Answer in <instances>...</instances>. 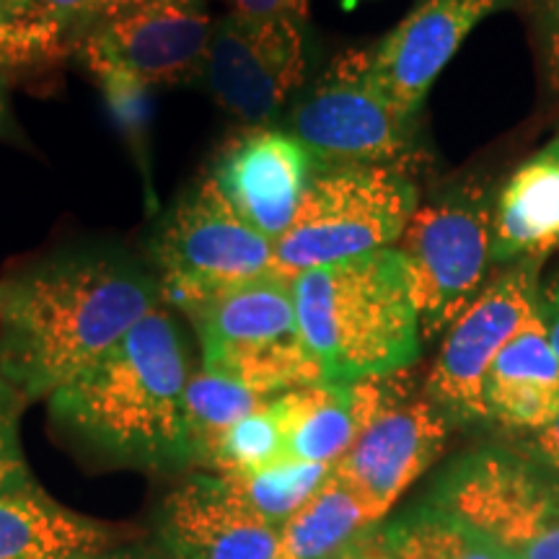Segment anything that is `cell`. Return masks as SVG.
<instances>
[{"label": "cell", "mask_w": 559, "mask_h": 559, "mask_svg": "<svg viewBox=\"0 0 559 559\" xmlns=\"http://www.w3.org/2000/svg\"><path fill=\"white\" fill-rule=\"evenodd\" d=\"M391 559H510L506 551L430 502L381 531Z\"/></svg>", "instance_id": "23"}, {"label": "cell", "mask_w": 559, "mask_h": 559, "mask_svg": "<svg viewBox=\"0 0 559 559\" xmlns=\"http://www.w3.org/2000/svg\"><path fill=\"white\" fill-rule=\"evenodd\" d=\"M383 381L386 376L355 383L321 381L275 396L288 459L332 466L345 456L391 396Z\"/></svg>", "instance_id": "17"}, {"label": "cell", "mask_w": 559, "mask_h": 559, "mask_svg": "<svg viewBox=\"0 0 559 559\" xmlns=\"http://www.w3.org/2000/svg\"><path fill=\"white\" fill-rule=\"evenodd\" d=\"M264 402L267 400L257 391L218 370L202 368L192 373L185 389V423L192 464L207 466L223 432L260 409Z\"/></svg>", "instance_id": "22"}, {"label": "cell", "mask_w": 559, "mask_h": 559, "mask_svg": "<svg viewBox=\"0 0 559 559\" xmlns=\"http://www.w3.org/2000/svg\"><path fill=\"white\" fill-rule=\"evenodd\" d=\"M358 3H360V0H342V9H345V11H353L355 5H358Z\"/></svg>", "instance_id": "37"}, {"label": "cell", "mask_w": 559, "mask_h": 559, "mask_svg": "<svg viewBox=\"0 0 559 559\" xmlns=\"http://www.w3.org/2000/svg\"><path fill=\"white\" fill-rule=\"evenodd\" d=\"M449 419L428 400L404 402L391 394L376 412L332 474L358 495L373 523L389 513L400 495L440 456Z\"/></svg>", "instance_id": "13"}, {"label": "cell", "mask_w": 559, "mask_h": 559, "mask_svg": "<svg viewBox=\"0 0 559 559\" xmlns=\"http://www.w3.org/2000/svg\"><path fill=\"white\" fill-rule=\"evenodd\" d=\"M313 156L298 138L275 128H249L221 153L210 179L228 205L277 243L311 185Z\"/></svg>", "instance_id": "15"}, {"label": "cell", "mask_w": 559, "mask_h": 559, "mask_svg": "<svg viewBox=\"0 0 559 559\" xmlns=\"http://www.w3.org/2000/svg\"><path fill=\"white\" fill-rule=\"evenodd\" d=\"M230 16L243 19H293L306 24L309 0H223Z\"/></svg>", "instance_id": "29"}, {"label": "cell", "mask_w": 559, "mask_h": 559, "mask_svg": "<svg viewBox=\"0 0 559 559\" xmlns=\"http://www.w3.org/2000/svg\"><path fill=\"white\" fill-rule=\"evenodd\" d=\"M373 519L345 481L330 477L280 526L277 559H340Z\"/></svg>", "instance_id": "21"}, {"label": "cell", "mask_w": 559, "mask_h": 559, "mask_svg": "<svg viewBox=\"0 0 559 559\" xmlns=\"http://www.w3.org/2000/svg\"><path fill=\"white\" fill-rule=\"evenodd\" d=\"M531 451H534V459H539L547 469L559 477V417L547 428L536 430L534 440H531Z\"/></svg>", "instance_id": "31"}, {"label": "cell", "mask_w": 559, "mask_h": 559, "mask_svg": "<svg viewBox=\"0 0 559 559\" xmlns=\"http://www.w3.org/2000/svg\"><path fill=\"white\" fill-rule=\"evenodd\" d=\"M210 34L205 0H156L91 29L83 55L117 88L177 86L202 73Z\"/></svg>", "instance_id": "12"}, {"label": "cell", "mask_w": 559, "mask_h": 559, "mask_svg": "<svg viewBox=\"0 0 559 559\" xmlns=\"http://www.w3.org/2000/svg\"><path fill=\"white\" fill-rule=\"evenodd\" d=\"M91 559H166L164 555H153L151 549H109L104 555Z\"/></svg>", "instance_id": "35"}, {"label": "cell", "mask_w": 559, "mask_h": 559, "mask_svg": "<svg viewBox=\"0 0 559 559\" xmlns=\"http://www.w3.org/2000/svg\"><path fill=\"white\" fill-rule=\"evenodd\" d=\"M202 345V368L272 396L321 383V370L298 334L293 280L267 272L185 311Z\"/></svg>", "instance_id": "5"}, {"label": "cell", "mask_w": 559, "mask_h": 559, "mask_svg": "<svg viewBox=\"0 0 559 559\" xmlns=\"http://www.w3.org/2000/svg\"><path fill=\"white\" fill-rule=\"evenodd\" d=\"M120 528L37 495L0 498V559H91L120 544Z\"/></svg>", "instance_id": "19"}, {"label": "cell", "mask_w": 559, "mask_h": 559, "mask_svg": "<svg viewBox=\"0 0 559 559\" xmlns=\"http://www.w3.org/2000/svg\"><path fill=\"white\" fill-rule=\"evenodd\" d=\"M19 415L21 396L0 376V498L41 492V487L32 477L29 464H26L24 449H21Z\"/></svg>", "instance_id": "27"}, {"label": "cell", "mask_w": 559, "mask_h": 559, "mask_svg": "<svg viewBox=\"0 0 559 559\" xmlns=\"http://www.w3.org/2000/svg\"><path fill=\"white\" fill-rule=\"evenodd\" d=\"M557 143H559V140H557Z\"/></svg>", "instance_id": "38"}, {"label": "cell", "mask_w": 559, "mask_h": 559, "mask_svg": "<svg viewBox=\"0 0 559 559\" xmlns=\"http://www.w3.org/2000/svg\"><path fill=\"white\" fill-rule=\"evenodd\" d=\"M190 358L177 321L153 309L94 366L50 396L68 436L102 459L140 469L192 464L185 423Z\"/></svg>", "instance_id": "2"}, {"label": "cell", "mask_w": 559, "mask_h": 559, "mask_svg": "<svg viewBox=\"0 0 559 559\" xmlns=\"http://www.w3.org/2000/svg\"><path fill=\"white\" fill-rule=\"evenodd\" d=\"M156 0H47L52 16L66 34H88L96 26Z\"/></svg>", "instance_id": "28"}, {"label": "cell", "mask_w": 559, "mask_h": 559, "mask_svg": "<svg viewBox=\"0 0 559 559\" xmlns=\"http://www.w3.org/2000/svg\"><path fill=\"white\" fill-rule=\"evenodd\" d=\"M288 461L285 449V425L280 417L275 396L254 409L234 428L223 432L210 456L207 469L218 474H254Z\"/></svg>", "instance_id": "25"}, {"label": "cell", "mask_w": 559, "mask_h": 559, "mask_svg": "<svg viewBox=\"0 0 559 559\" xmlns=\"http://www.w3.org/2000/svg\"><path fill=\"white\" fill-rule=\"evenodd\" d=\"M539 313L544 326H547L551 353H555V358L559 362V277L544 290V296H539Z\"/></svg>", "instance_id": "32"}, {"label": "cell", "mask_w": 559, "mask_h": 559, "mask_svg": "<svg viewBox=\"0 0 559 559\" xmlns=\"http://www.w3.org/2000/svg\"><path fill=\"white\" fill-rule=\"evenodd\" d=\"M160 283L115 249H79L0 283V376L41 400L158 309Z\"/></svg>", "instance_id": "1"}, {"label": "cell", "mask_w": 559, "mask_h": 559, "mask_svg": "<svg viewBox=\"0 0 559 559\" xmlns=\"http://www.w3.org/2000/svg\"><path fill=\"white\" fill-rule=\"evenodd\" d=\"M340 559H391L381 534H360L349 547L342 551Z\"/></svg>", "instance_id": "33"}, {"label": "cell", "mask_w": 559, "mask_h": 559, "mask_svg": "<svg viewBox=\"0 0 559 559\" xmlns=\"http://www.w3.org/2000/svg\"><path fill=\"white\" fill-rule=\"evenodd\" d=\"M428 502L513 559L559 523V477L534 456L479 449L440 474Z\"/></svg>", "instance_id": "7"}, {"label": "cell", "mask_w": 559, "mask_h": 559, "mask_svg": "<svg viewBox=\"0 0 559 559\" xmlns=\"http://www.w3.org/2000/svg\"><path fill=\"white\" fill-rule=\"evenodd\" d=\"M513 559H559V523L551 526L542 539H536L526 549H521Z\"/></svg>", "instance_id": "34"}, {"label": "cell", "mask_w": 559, "mask_h": 559, "mask_svg": "<svg viewBox=\"0 0 559 559\" xmlns=\"http://www.w3.org/2000/svg\"><path fill=\"white\" fill-rule=\"evenodd\" d=\"M415 210L417 190L400 166H330L311 179L290 228L277 239L272 272L293 280L391 249Z\"/></svg>", "instance_id": "4"}, {"label": "cell", "mask_w": 559, "mask_h": 559, "mask_svg": "<svg viewBox=\"0 0 559 559\" xmlns=\"http://www.w3.org/2000/svg\"><path fill=\"white\" fill-rule=\"evenodd\" d=\"M293 300L324 383L383 379L417 360L423 330L400 249L300 272Z\"/></svg>", "instance_id": "3"}, {"label": "cell", "mask_w": 559, "mask_h": 559, "mask_svg": "<svg viewBox=\"0 0 559 559\" xmlns=\"http://www.w3.org/2000/svg\"><path fill=\"white\" fill-rule=\"evenodd\" d=\"M510 0H419L407 19L366 50L370 81L412 117L466 37Z\"/></svg>", "instance_id": "14"}, {"label": "cell", "mask_w": 559, "mask_h": 559, "mask_svg": "<svg viewBox=\"0 0 559 559\" xmlns=\"http://www.w3.org/2000/svg\"><path fill=\"white\" fill-rule=\"evenodd\" d=\"M536 21H539L544 66L551 88L559 96V0H536Z\"/></svg>", "instance_id": "30"}, {"label": "cell", "mask_w": 559, "mask_h": 559, "mask_svg": "<svg viewBox=\"0 0 559 559\" xmlns=\"http://www.w3.org/2000/svg\"><path fill=\"white\" fill-rule=\"evenodd\" d=\"M66 37L47 0H0V66L55 58Z\"/></svg>", "instance_id": "26"}, {"label": "cell", "mask_w": 559, "mask_h": 559, "mask_svg": "<svg viewBox=\"0 0 559 559\" xmlns=\"http://www.w3.org/2000/svg\"><path fill=\"white\" fill-rule=\"evenodd\" d=\"M5 122V91H3V81H0V130H3Z\"/></svg>", "instance_id": "36"}, {"label": "cell", "mask_w": 559, "mask_h": 559, "mask_svg": "<svg viewBox=\"0 0 559 559\" xmlns=\"http://www.w3.org/2000/svg\"><path fill=\"white\" fill-rule=\"evenodd\" d=\"M539 260L495 277L449 326L425 391L445 419H487L485 376L498 353L539 311Z\"/></svg>", "instance_id": "10"}, {"label": "cell", "mask_w": 559, "mask_h": 559, "mask_svg": "<svg viewBox=\"0 0 559 559\" xmlns=\"http://www.w3.org/2000/svg\"><path fill=\"white\" fill-rule=\"evenodd\" d=\"M400 254L423 337L456 321L479 296L492 260V221L479 194H453L415 210L402 234Z\"/></svg>", "instance_id": "8"}, {"label": "cell", "mask_w": 559, "mask_h": 559, "mask_svg": "<svg viewBox=\"0 0 559 559\" xmlns=\"http://www.w3.org/2000/svg\"><path fill=\"white\" fill-rule=\"evenodd\" d=\"M160 293L181 311L272 272L275 243L228 205L205 177L181 198L153 239Z\"/></svg>", "instance_id": "6"}, {"label": "cell", "mask_w": 559, "mask_h": 559, "mask_svg": "<svg viewBox=\"0 0 559 559\" xmlns=\"http://www.w3.org/2000/svg\"><path fill=\"white\" fill-rule=\"evenodd\" d=\"M158 539L166 559H277L280 528L251 513L221 474H198L160 506Z\"/></svg>", "instance_id": "16"}, {"label": "cell", "mask_w": 559, "mask_h": 559, "mask_svg": "<svg viewBox=\"0 0 559 559\" xmlns=\"http://www.w3.org/2000/svg\"><path fill=\"white\" fill-rule=\"evenodd\" d=\"M330 472V464L288 459L254 474H221V479L251 513L280 528L317 492Z\"/></svg>", "instance_id": "24"}, {"label": "cell", "mask_w": 559, "mask_h": 559, "mask_svg": "<svg viewBox=\"0 0 559 559\" xmlns=\"http://www.w3.org/2000/svg\"><path fill=\"white\" fill-rule=\"evenodd\" d=\"M200 75L228 115L249 128H264L304 83V24L228 13L213 24Z\"/></svg>", "instance_id": "11"}, {"label": "cell", "mask_w": 559, "mask_h": 559, "mask_svg": "<svg viewBox=\"0 0 559 559\" xmlns=\"http://www.w3.org/2000/svg\"><path fill=\"white\" fill-rule=\"evenodd\" d=\"M487 417L508 428L542 430L559 417V362L536 311L500 349L485 376Z\"/></svg>", "instance_id": "18"}, {"label": "cell", "mask_w": 559, "mask_h": 559, "mask_svg": "<svg viewBox=\"0 0 559 559\" xmlns=\"http://www.w3.org/2000/svg\"><path fill=\"white\" fill-rule=\"evenodd\" d=\"M559 247V143L510 177L492 221V260H544Z\"/></svg>", "instance_id": "20"}, {"label": "cell", "mask_w": 559, "mask_h": 559, "mask_svg": "<svg viewBox=\"0 0 559 559\" xmlns=\"http://www.w3.org/2000/svg\"><path fill=\"white\" fill-rule=\"evenodd\" d=\"M409 120L370 81L366 50H353L293 111V138L330 166H396L412 145Z\"/></svg>", "instance_id": "9"}]
</instances>
